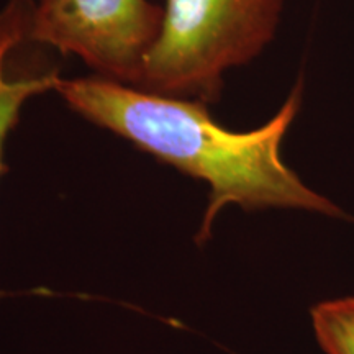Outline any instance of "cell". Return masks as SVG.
<instances>
[{
	"instance_id": "obj_1",
	"label": "cell",
	"mask_w": 354,
	"mask_h": 354,
	"mask_svg": "<svg viewBox=\"0 0 354 354\" xmlns=\"http://www.w3.org/2000/svg\"><path fill=\"white\" fill-rule=\"evenodd\" d=\"M55 92L79 117L209 184L197 245L210 240L216 215L230 203L246 212L294 209L348 216L282 161V141L304 104V77L264 125L248 131L220 125L205 102L151 94L99 76L59 77Z\"/></svg>"
},
{
	"instance_id": "obj_4",
	"label": "cell",
	"mask_w": 354,
	"mask_h": 354,
	"mask_svg": "<svg viewBox=\"0 0 354 354\" xmlns=\"http://www.w3.org/2000/svg\"><path fill=\"white\" fill-rule=\"evenodd\" d=\"M35 0H10L0 10V177L8 171L3 151L10 133L20 122L24 105L32 97L55 92L59 69L51 68L30 76H10L8 59L21 44L30 43Z\"/></svg>"
},
{
	"instance_id": "obj_2",
	"label": "cell",
	"mask_w": 354,
	"mask_h": 354,
	"mask_svg": "<svg viewBox=\"0 0 354 354\" xmlns=\"http://www.w3.org/2000/svg\"><path fill=\"white\" fill-rule=\"evenodd\" d=\"M284 7L286 0H166L161 33L133 87L216 104L225 74L274 41Z\"/></svg>"
},
{
	"instance_id": "obj_5",
	"label": "cell",
	"mask_w": 354,
	"mask_h": 354,
	"mask_svg": "<svg viewBox=\"0 0 354 354\" xmlns=\"http://www.w3.org/2000/svg\"><path fill=\"white\" fill-rule=\"evenodd\" d=\"M312 323L326 354H354V297L317 304L312 308Z\"/></svg>"
},
{
	"instance_id": "obj_3",
	"label": "cell",
	"mask_w": 354,
	"mask_h": 354,
	"mask_svg": "<svg viewBox=\"0 0 354 354\" xmlns=\"http://www.w3.org/2000/svg\"><path fill=\"white\" fill-rule=\"evenodd\" d=\"M162 20L165 7L149 0H37L30 43L81 57L95 76L135 86Z\"/></svg>"
}]
</instances>
